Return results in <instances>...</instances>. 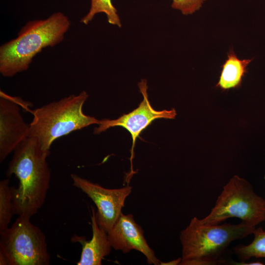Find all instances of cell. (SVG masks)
Instances as JSON below:
<instances>
[{"mask_svg": "<svg viewBox=\"0 0 265 265\" xmlns=\"http://www.w3.org/2000/svg\"><path fill=\"white\" fill-rule=\"evenodd\" d=\"M29 124L24 120L18 102L0 92V161L2 162L25 138Z\"/></svg>", "mask_w": 265, "mask_h": 265, "instance_id": "9c48e42d", "label": "cell"}, {"mask_svg": "<svg viewBox=\"0 0 265 265\" xmlns=\"http://www.w3.org/2000/svg\"><path fill=\"white\" fill-rule=\"evenodd\" d=\"M253 234L254 238L250 244L233 247L234 253L240 261L245 262L252 257L265 258V231L259 227Z\"/></svg>", "mask_w": 265, "mask_h": 265, "instance_id": "4fadbf2b", "label": "cell"}, {"mask_svg": "<svg viewBox=\"0 0 265 265\" xmlns=\"http://www.w3.org/2000/svg\"><path fill=\"white\" fill-rule=\"evenodd\" d=\"M6 175L19 180L12 186L14 214L31 217L44 205L51 181L47 159L50 150L43 149L32 137L25 138L13 151Z\"/></svg>", "mask_w": 265, "mask_h": 265, "instance_id": "6da1fadb", "label": "cell"}, {"mask_svg": "<svg viewBox=\"0 0 265 265\" xmlns=\"http://www.w3.org/2000/svg\"><path fill=\"white\" fill-rule=\"evenodd\" d=\"M88 97L83 90L35 109L28 136L35 138L43 149L50 150L58 138L92 124L99 125L100 120L82 111Z\"/></svg>", "mask_w": 265, "mask_h": 265, "instance_id": "277c9868", "label": "cell"}, {"mask_svg": "<svg viewBox=\"0 0 265 265\" xmlns=\"http://www.w3.org/2000/svg\"><path fill=\"white\" fill-rule=\"evenodd\" d=\"M182 261V257L179 258L177 259L172 260L171 261H169L168 262L166 263H162L160 262V265H180V263Z\"/></svg>", "mask_w": 265, "mask_h": 265, "instance_id": "ac0fdd59", "label": "cell"}, {"mask_svg": "<svg viewBox=\"0 0 265 265\" xmlns=\"http://www.w3.org/2000/svg\"><path fill=\"white\" fill-rule=\"evenodd\" d=\"M91 5L88 13L80 20V22L84 25L88 24L99 13L106 14L109 24L118 27L122 26V23L116 8L113 5L111 0H90Z\"/></svg>", "mask_w": 265, "mask_h": 265, "instance_id": "5bb4252c", "label": "cell"}, {"mask_svg": "<svg viewBox=\"0 0 265 265\" xmlns=\"http://www.w3.org/2000/svg\"><path fill=\"white\" fill-rule=\"evenodd\" d=\"M229 263H232L233 265H263L264 264L259 261L252 262L249 263H246L245 262L241 261L240 262H236L229 261Z\"/></svg>", "mask_w": 265, "mask_h": 265, "instance_id": "e0dca14e", "label": "cell"}, {"mask_svg": "<svg viewBox=\"0 0 265 265\" xmlns=\"http://www.w3.org/2000/svg\"><path fill=\"white\" fill-rule=\"evenodd\" d=\"M8 179L0 182V232L8 228L14 213L12 186Z\"/></svg>", "mask_w": 265, "mask_h": 265, "instance_id": "9a60e30c", "label": "cell"}, {"mask_svg": "<svg viewBox=\"0 0 265 265\" xmlns=\"http://www.w3.org/2000/svg\"><path fill=\"white\" fill-rule=\"evenodd\" d=\"M232 217L254 227L265 220V200L254 192L248 181L237 175L223 186L210 213L199 221L217 225Z\"/></svg>", "mask_w": 265, "mask_h": 265, "instance_id": "5b68a950", "label": "cell"}, {"mask_svg": "<svg viewBox=\"0 0 265 265\" xmlns=\"http://www.w3.org/2000/svg\"><path fill=\"white\" fill-rule=\"evenodd\" d=\"M107 235L114 249L124 253L136 250L146 257L148 264L160 265V261L148 245L142 227L135 221L132 214L122 212Z\"/></svg>", "mask_w": 265, "mask_h": 265, "instance_id": "30bf717a", "label": "cell"}, {"mask_svg": "<svg viewBox=\"0 0 265 265\" xmlns=\"http://www.w3.org/2000/svg\"><path fill=\"white\" fill-rule=\"evenodd\" d=\"M71 26L63 13L52 14L45 19L27 22L17 36L0 47V73L12 77L27 70L33 58L47 47L61 42Z\"/></svg>", "mask_w": 265, "mask_h": 265, "instance_id": "7a4b0ae2", "label": "cell"}, {"mask_svg": "<svg viewBox=\"0 0 265 265\" xmlns=\"http://www.w3.org/2000/svg\"><path fill=\"white\" fill-rule=\"evenodd\" d=\"M0 265H8V262L6 257L1 251H0Z\"/></svg>", "mask_w": 265, "mask_h": 265, "instance_id": "d6986e66", "label": "cell"}, {"mask_svg": "<svg viewBox=\"0 0 265 265\" xmlns=\"http://www.w3.org/2000/svg\"><path fill=\"white\" fill-rule=\"evenodd\" d=\"M256 227L241 222L237 224H201L193 217L182 232V246L180 265H212L227 263L225 255L233 241L253 234Z\"/></svg>", "mask_w": 265, "mask_h": 265, "instance_id": "3957f363", "label": "cell"}, {"mask_svg": "<svg viewBox=\"0 0 265 265\" xmlns=\"http://www.w3.org/2000/svg\"><path fill=\"white\" fill-rule=\"evenodd\" d=\"M252 59H239L233 50L227 54L222 64L219 79L216 85L222 90L239 87L243 78L247 73V66Z\"/></svg>", "mask_w": 265, "mask_h": 265, "instance_id": "7c38bea8", "label": "cell"}, {"mask_svg": "<svg viewBox=\"0 0 265 265\" xmlns=\"http://www.w3.org/2000/svg\"></svg>", "mask_w": 265, "mask_h": 265, "instance_id": "ffe728a7", "label": "cell"}, {"mask_svg": "<svg viewBox=\"0 0 265 265\" xmlns=\"http://www.w3.org/2000/svg\"><path fill=\"white\" fill-rule=\"evenodd\" d=\"M138 86L143 97L138 106L132 111L124 114L116 119H104L100 120L99 126L94 131V133L99 134L115 126H121L126 129L131 134L132 140L131 151V163L133 157L136 140L142 132L156 119H175L177 114L176 111L174 108L157 111L152 107L148 99V85L146 80H141L138 83Z\"/></svg>", "mask_w": 265, "mask_h": 265, "instance_id": "ba28073f", "label": "cell"}, {"mask_svg": "<svg viewBox=\"0 0 265 265\" xmlns=\"http://www.w3.org/2000/svg\"><path fill=\"white\" fill-rule=\"evenodd\" d=\"M92 237L87 240L84 236L75 235L71 238L73 242L82 246V251L78 265H101L104 258L108 256L112 247L107 232L100 227L96 216V211L91 207Z\"/></svg>", "mask_w": 265, "mask_h": 265, "instance_id": "8fae6325", "label": "cell"}, {"mask_svg": "<svg viewBox=\"0 0 265 265\" xmlns=\"http://www.w3.org/2000/svg\"><path fill=\"white\" fill-rule=\"evenodd\" d=\"M30 219L19 216L10 227L0 232V251L6 257L8 265L50 264L46 237Z\"/></svg>", "mask_w": 265, "mask_h": 265, "instance_id": "8992f818", "label": "cell"}, {"mask_svg": "<svg viewBox=\"0 0 265 265\" xmlns=\"http://www.w3.org/2000/svg\"><path fill=\"white\" fill-rule=\"evenodd\" d=\"M73 185L85 193L97 207L96 216L101 228L108 232L122 213L125 202L132 190V187L127 186L110 189L103 187L83 178L77 174H71Z\"/></svg>", "mask_w": 265, "mask_h": 265, "instance_id": "52a82bcc", "label": "cell"}, {"mask_svg": "<svg viewBox=\"0 0 265 265\" xmlns=\"http://www.w3.org/2000/svg\"><path fill=\"white\" fill-rule=\"evenodd\" d=\"M206 0H172V8L180 10L185 15L192 14L202 6Z\"/></svg>", "mask_w": 265, "mask_h": 265, "instance_id": "2e32d148", "label": "cell"}]
</instances>
